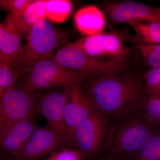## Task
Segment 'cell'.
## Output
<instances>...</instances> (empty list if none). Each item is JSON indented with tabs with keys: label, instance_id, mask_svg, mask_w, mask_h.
Here are the masks:
<instances>
[{
	"label": "cell",
	"instance_id": "7c38bea8",
	"mask_svg": "<svg viewBox=\"0 0 160 160\" xmlns=\"http://www.w3.org/2000/svg\"><path fill=\"white\" fill-rule=\"evenodd\" d=\"M63 145L65 144L62 138L49 126L38 127L18 153L11 160H38Z\"/></svg>",
	"mask_w": 160,
	"mask_h": 160
},
{
	"label": "cell",
	"instance_id": "603a6c76",
	"mask_svg": "<svg viewBox=\"0 0 160 160\" xmlns=\"http://www.w3.org/2000/svg\"><path fill=\"white\" fill-rule=\"evenodd\" d=\"M143 88L147 95L160 92V66L151 68L143 75Z\"/></svg>",
	"mask_w": 160,
	"mask_h": 160
},
{
	"label": "cell",
	"instance_id": "8fae6325",
	"mask_svg": "<svg viewBox=\"0 0 160 160\" xmlns=\"http://www.w3.org/2000/svg\"><path fill=\"white\" fill-rule=\"evenodd\" d=\"M107 122L98 113L83 121L75 129L74 145L87 158L96 153L102 146Z\"/></svg>",
	"mask_w": 160,
	"mask_h": 160
},
{
	"label": "cell",
	"instance_id": "52a82bcc",
	"mask_svg": "<svg viewBox=\"0 0 160 160\" xmlns=\"http://www.w3.org/2000/svg\"><path fill=\"white\" fill-rule=\"evenodd\" d=\"M41 94L16 85L0 97V129L32 117Z\"/></svg>",
	"mask_w": 160,
	"mask_h": 160
},
{
	"label": "cell",
	"instance_id": "484cf974",
	"mask_svg": "<svg viewBox=\"0 0 160 160\" xmlns=\"http://www.w3.org/2000/svg\"><path fill=\"white\" fill-rule=\"evenodd\" d=\"M0 160H11L9 158H7L6 157H5L2 156H1V159H0Z\"/></svg>",
	"mask_w": 160,
	"mask_h": 160
},
{
	"label": "cell",
	"instance_id": "30bf717a",
	"mask_svg": "<svg viewBox=\"0 0 160 160\" xmlns=\"http://www.w3.org/2000/svg\"><path fill=\"white\" fill-rule=\"evenodd\" d=\"M105 10L112 24L138 22L160 23V7H152L135 1L109 2L105 6Z\"/></svg>",
	"mask_w": 160,
	"mask_h": 160
},
{
	"label": "cell",
	"instance_id": "d4e9b609",
	"mask_svg": "<svg viewBox=\"0 0 160 160\" xmlns=\"http://www.w3.org/2000/svg\"><path fill=\"white\" fill-rule=\"evenodd\" d=\"M32 0H1L2 8L9 14H17L21 13L26 9Z\"/></svg>",
	"mask_w": 160,
	"mask_h": 160
},
{
	"label": "cell",
	"instance_id": "4316f807",
	"mask_svg": "<svg viewBox=\"0 0 160 160\" xmlns=\"http://www.w3.org/2000/svg\"><path fill=\"white\" fill-rule=\"evenodd\" d=\"M102 160H117L116 159L112 158H109L104 159Z\"/></svg>",
	"mask_w": 160,
	"mask_h": 160
},
{
	"label": "cell",
	"instance_id": "e0dca14e",
	"mask_svg": "<svg viewBox=\"0 0 160 160\" xmlns=\"http://www.w3.org/2000/svg\"><path fill=\"white\" fill-rule=\"evenodd\" d=\"M129 24L135 32V40L145 44H160V23L138 22Z\"/></svg>",
	"mask_w": 160,
	"mask_h": 160
},
{
	"label": "cell",
	"instance_id": "9a60e30c",
	"mask_svg": "<svg viewBox=\"0 0 160 160\" xmlns=\"http://www.w3.org/2000/svg\"><path fill=\"white\" fill-rule=\"evenodd\" d=\"M74 21L77 29L87 36L102 32L106 23L102 12L93 6L80 9L75 15Z\"/></svg>",
	"mask_w": 160,
	"mask_h": 160
},
{
	"label": "cell",
	"instance_id": "4fadbf2b",
	"mask_svg": "<svg viewBox=\"0 0 160 160\" xmlns=\"http://www.w3.org/2000/svg\"><path fill=\"white\" fill-rule=\"evenodd\" d=\"M98 113V112L84 92L81 83L72 85L64 108V118L73 140V132L77 126L84 120Z\"/></svg>",
	"mask_w": 160,
	"mask_h": 160
},
{
	"label": "cell",
	"instance_id": "5bb4252c",
	"mask_svg": "<svg viewBox=\"0 0 160 160\" xmlns=\"http://www.w3.org/2000/svg\"><path fill=\"white\" fill-rule=\"evenodd\" d=\"M32 117L0 129V148L2 156L12 159L37 128Z\"/></svg>",
	"mask_w": 160,
	"mask_h": 160
},
{
	"label": "cell",
	"instance_id": "44dd1931",
	"mask_svg": "<svg viewBox=\"0 0 160 160\" xmlns=\"http://www.w3.org/2000/svg\"><path fill=\"white\" fill-rule=\"evenodd\" d=\"M141 111L147 122L160 127V92L146 95Z\"/></svg>",
	"mask_w": 160,
	"mask_h": 160
},
{
	"label": "cell",
	"instance_id": "ffe728a7",
	"mask_svg": "<svg viewBox=\"0 0 160 160\" xmlns=\"http://www.w3.org/2000/svg\"><path fill=\"white\" fill-rule=\"evenodd\" d=\"M134 157L135 160H160V127L144 143Z\"/></svg>",
	"mask_w": 160,
	"mask_h": 160
},
{
	"label": "cell",
	"instance_id": "ba28073f",
	"mask_svg": "<svg viewBox=\"0 0 160 160\" xmlns=\"http://www.w3.org/2000/svg\"><path fill=\"white\" fill-rule=\"evenodd\" d=\"M71 86L53 88L41 94L37 109L46 119L50 128L62 138L65 145H74L64 118V108Z\"/></svg>",
	"mask_w": 160,
	"mask_h": 160
},
{
	"label": "cell",
	"instance_id": "6da1fadb",
	"mask_svg": "<svg viewBox=\"0 0 160 160\" xmlns=\"http://www.w3.org/2000/svg\"><path fill=\"white\" fill-rule=\"evenodd\" d=\"M84 92L106 120L119 121L142 110L146 94L142 80L122 72L85 79Z\"/></svg>",
	"mask_w": 160,
	"mask_h": 160
},
{
	"label": "cell",
	"instance_id": "7402d4cb",
	"mask_svg": "<svg viewBox=\"0 0 160 160\" xmlns=\"http://www.w3.org/2000/svg\"><path fill=\"white\" fill-rule=\"evenodd\" d=\"M22 76V74L20 71L0 62V97L14 87Z\"/></svg>",
	"mask_w": 160,
	"mask_h": 160
},
{
	"label": "cell",
	"instance_id": "9c48e42d",
	"mask_svg": "<svg viewBox=\"0 0 160 160\" xmlns=\"http://www.w3.org/2000/svg\"><path fill=\"white\" fill-rule=\"evenodd\" d=\"M23 38L13 23L6 17L0 24V62L7 64L23 75L29 70L26 62Z\"/></svg>",
	"mask_w": 160,
	"mask_h": 160
},
{
	"label": "cell",
	"instance_id": "3957f363",
	"mask_svg": "<svg viewBox=\"0 0 160 160\" xmlns=\"http://www.w3.org/2000/svg\"><path fill=\"white\" fill-rule=\"evenodd\" d=\"M85 79L82 73L62 66L53 57L31 66L20 78L17 85L34 92L80 84Z\"/></svg>",
	"mask_w": 160,
	"mask_h": 160
},
{
	"label": "cell",
	"instance_id": "ac0fdd59",
	"mask_svg": "<svg viewBox=\"0 0 160 160\" xmlns=\"http://www.w3.org/2000/svg\"><path fill=\"white\" fill-rule=\"evenodd\" d=\"M132 50L150 69L160 66V44H145L132 38Z\"/></svg>",
	"mask_w": 160,
	"mask_h": 160
},
{
	"label": "cell",
	"instance_id": "d6986e66",
	"mask_svg": "<svg viewBox=\"0 0 160 160\" xmlns=\"http://www.w3.org/2000/svg\"><path fill=\"white\" fill-rule=\"evenodd\" d=\"M72 6L67 0H45V12L46 19L53 22L62 23L70 14Z\"/></svg>",
	"mask_w": 160,
	"mask_h": 160
},
{
	"label": "cell",
	"instance_id": "5b68a950",
	"mask_svg": "<svg viewBox=\"0 0 160 160\" xmlns=\"http://www.w3.org/2000/svg\"><path fill=\"white\" fill-rule=\"evenodd\" d=\"M124 32H102L82 38L75 42L86 54L104 62L125 64L132 49L127 46Z\"/></svg>",
	"mask_w": 160,
	"mask_h": 160
},
{
	"label": "cell",
	"instance_id": "277c9868",
	"mask_svg": "<svg viewBox=\"0 0 160 160\" xmlns=\"http://www.w3.org/2000/svg\"><path fill=\"white\" fill-rule=\"evenodd\" d=\"M26 38V62L30 68L42 60L53 57L55 50L66 44L70 36L66 30L45 19L35 23Z\"/></svg>",
	"mask_w": 160,
	"mask_h": 160
},
{
	"label": "cell",
	"instance_id": "cb8c5ba5",
	"mask_svg": "<svg viewBox=\"0 0 160 160\" xmlns=\"http://www.w3.org/2000/svg\"><path fill=\"white\" fill-rule=\"evenodd\" d=\"M86 155L79 149L65 148L52 152L46 160H85Z\"/></svg>",
	"mask_w": 160,
	"mask_h": 160
},
{
	"label": "cell",
	"instance_id": "8992f818",
	"mask_svg": "<svg viewBox=\"0 0 160 160\" xmlns=\"http://www.w3.org/2000/svg\"><path fill=\"white\" fill-rule=\"evenodd\" d=\"M54 58L68 69L82 73L85 78L122 72L125 64L100 61L86 54L75 42L61 47L54 55Z\"/></svg>",
	"mask_w": 160,
	"mask_h": 160
},
{
	"label": "cell",
	"instance_id": "2e32d148",
	"mask_svg": "<svg viewBox=\"0 0 160 160\" xmlns=\"http://www.w3.org/2000/svg\"><path fill=\"white\" fill-rule=\"evenodd\" d=\"M44 0H32L19 14L7 15L23 38H26L32 26L40 20L46 19Z\"/></svg>",
	"mask_w": 160,
	"mask_h": 160
},
{
	"label": "cell",
	"instance_id": "7a4b0ae2",
	"mask_svg": "<svg viewBox=\"0 0 160 160\" xmlns=\"http://www.w3.org/2000/svg\"><path fill=\"white\" fill-rule=\"evenodd\" d=\"M159 128L135 115L118 121L108 134L107 151L116 158L135 157Z\"/></svg>",
	"mask_w": 160,
	"mask_h": 160
}]
</instances>
